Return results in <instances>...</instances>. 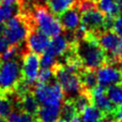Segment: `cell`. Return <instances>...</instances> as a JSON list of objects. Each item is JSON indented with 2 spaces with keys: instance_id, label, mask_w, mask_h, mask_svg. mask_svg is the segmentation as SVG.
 I'll use <instances>...</instances> for the list:
<instances>
[{
  "instance_id": "29",
  "label": "cell",
  "mask_w": 122,
  "mask_h": 122,
  "mask_svg": "<svg viewBox=\"0 0 122 122\" xmlns=\"http://www.w3.org/2000/svg\"><path fill=\"white\" fill-rule=\"evenodd\" d=\"M112 28H113V31L119 37L122 38V14L115 17V19L113 20Z\"/></svg>"
},
{
  "instance_id": "1",
  "label": "cell",
  "mask_w": 122,
  "mask_h": 122,
  "mask_svg": "<svg viewBox=\"0 0 122 122\" xmlns=\"http://www.w3.org/2000/svg\"><path fill=\"white\" fill-rule=\"evenodd\" d=\"M75 54L81 64L87 70H97L105 64L106 54L99 46L94 33H89L76 41Z\"/></svg>"
},
{
  "instance_id": "3",
  "label": "cell",
  "mask_w": 122,
  "mask_h": 122,
  "mask_svg": "<svg viewBox=\"0 0 122 122\" xmlns=\"http://www.w3.org/2000/svg\"><path fill=\"white\" fill-rule=\"evenodd\" d=\"M32 21L36 30H40L49 37L61 34L63 28L60 20L46 7L38 5L32 10Z\"/></svg>"
},
{
  "instance_id": "35",
  "label": "cell",
  "mask_w": 122,
  "mask_h": 122,
  "mask_svg": "<svg viewBox=\"0 0 122 122\" xmlns=\"http://www.w3.org/2000/svg\"><path fill=\"white\" fill-rule=\"evenodd\" d=\"M119 70H120L121 74H122V60H120V63H119Z\"/></svg>"
},
{
  "instance_id": "4",
  "label": "cell",
  "mask_w": 122,
  "mask_h": 122,
  "mask_svg": "<svg viewBox=\"0 0 122 122\" xmlns=\"http://www.w3.org/2000/svg\"><path fill=\"white\" fill-rule=\"evenodd\" d=\"M53 74L57 83L62 88L64 93L70 98H75L83 91L79 73L71 71L65 65H56L53 69Z\"/></svg>"
},
{
  "instance_id": "23",
  "label": "cell",
  "mask_w": 122,
  "mask_h": 122,
  "mask_svg": "<svg viewBox=\"0 0 122 122\" xmlns=\"http://www.w3.org/2000/svg\"><path fill=\"white\" fill-rule=\"evenodd\" d=\"M107 95L115 107L122 106V84L109 87L107 90Z\"/></svg>"
},
{
  "instance_id": "9",
  "label": "cell",
  "mask_w": 122,
  "mask_h": 122,
  "mask_svg": "<svg viewBox=\"0 0 122 122\" xmlns=\"http://www.w3.org/2000/svg\"><path fill=\"white\" fill-rule=\"evenodd\" d=\"M40 58L38 54L33 52H27L23 56L21 71L24 82L31 86L37 80L38 73L40 71Z\"/></svg>"
},
{
  "instance_id": "26",
  "label": "cell",
  "mask_w": 122,
  "mask_h": 122,
  "mask_svg": "<svg viewBox=\"0 0 122 122\" xmlns=\"http://www.w3.org/2000/svg\"><path fill=\"white\" fill-rule=\"evenodd\" d=\"M56 58L44 52L43 54H41V57H40V66L42 68H45V69H51L53 70L55 67H56Z\"/></svg>"
},
{
  "instance_id": "5",
  "label": "cell",
  "mask_w": 122,
  "mask_h": 122,
  "mask_svg": "<svg viewBox=\"0 0 122 122\" xmlns=\"http://www.w3.org/2000/svg\"><path fill=\"white\" fill-rule=\"evenodd\" d=\"M21 77V65L17 59L0 63V95L5 96V94L15 90Z\"/></svg>"
},
{
  "instance_id": "34",
  "label": "cell",
  "mask_w": 122,
  "mask_h": 122,
  "mask_svg": "<svg viewBox=\"0 0 122 122\" xmlns=\"http://www.w3.org/2000/svg\"><path fill=\"white\" fill-rule=\"evenodd\" d=\"M0 122H8V121H7V119H6V118H4V117L0 116Z\"/></svg>"
},
{
  "instance_id": "6",
  "label": "cell",
  "mask_w": 122,
  "mask_h": 122,
  "mask_svg": "<svg viewBox=\"0 0 122 122\" xmlns=\"http://www.w3.org/2000/svg\"><path fill=\"white\" fill-rule=\"evenodd\" d=\"M33 95L41 106H62L65 93L57 82L37 83Z\"/></svg>"
},
{
  "instance_id": "37",
  "label": "cell",
  "mask_w": 122,
  "mask_h": 122,
  "mask_svg": "<svg viewBox=\"0 0 122 122\" xmlns=\"http://www.w3.org/2000/svg\"><path fill=\"white\" fill-rule=\"evenodd\" d=\"M0 60H1V54H0Z\"/></svg>"
},
{
  "instance_id": "27",
  "label": "cell",
  "mask_w": 122,
  "mask_h": 122,
  "mask_svg": "<svg viewBox=\"0 0 122 122\" xmlns=\"http://www.w3.org/2000/svg\"><path fill=\"white\" fill-rule=\"evenodd\" d=\"M52 76H54L53 74V70L51 69H45V68H42L38 73V76H37V82L38 83H49Z\"/></svg>"
},
{
  "instance_id": "40",
  "label": "cell",
  "mask_w": 122,
  "mask_h": 122,
  "mask_svg": "<svg viewBox=\"0 0 122 122\" xmlns=\"http://www.w3.org/2000/svg\"><path fill=\"white\" fill-rule=\"evenodd\" d=\"M93 1H94V0H93Z\"/></svg>"
},
{
  "instance_id": "12",
  "label": "cell",
  "mask_w": 122,
  "mask_h": 122,
  "mask_svg": "<svg viewBox=\"0 0 122 122\" xmlns=\"http://www.w3.org/2000/svg\"><path fill=\"white\" fill-rule=\"evenodd\" d=\"M27 48L30 52L43 54L50 44V37L38 30H30L27 37Z\"/></svg>"
},
{
  "instance_id": "36",
  "label": "cell",
  "mask_w": 122,
  "mask_h": 122,
  "mask_svg": "<svg viewBox=\"0 0 122 122\" xmlns=\"http://www.w3.org/2000/svg\"><path fill=\"white\" fill-rule=\"evenodd\" d=\"M119 9H120V10H121V11H122V4H121V5H120V6H119Z\"/></svg>"
},
{
  "instance_id": "14",
  "label": "cell",
  "mask_w": 122,
  "mask_h": 122,
  "mask_svg": "<svg viewBox=\"0 0 122 122\" xmlns=\"http://www.w3.org/2000/svg\"><path fill=\"white\" fill-rule=\"evenodd\" d=\"M69 49H70V41L66 36L59 34L51 38L49 47L45 52L56 58L64 55Z\"/></svg>"
},
{
  "instance_id": "39",
  "label": "cell",
  "mask_w": 122,
  "mask_h": 122,
  "mask_svg": "<svg viewBox=\"0 0 122 122\" xmlns=\"http://www.w3.org/2000/svg\"><path fill=\"white\" fill-rule=\"evenodd\" d=\"M0 2H2V0H0Z\"/></svg>"
},
{
  "instance_id": "31",
  "label": "cell",
  "mask_w": 122,
  "mask_h": 122,
  "mask_svg": "<svg viewBox=\"0 0 122 122\" xmlns=\"http://www.w3.org/2000/svg\"><path fill=\"white\" fill-rule=\"evenodd\" d=\"M18 0H2L3 4H16Z\"/></svg>"
},
{
  "instance_id": "11",
  "label": "cell",
  "mask_w": 122,
  "mask_h": 122,
  "mask_svg": "<svg viewBox=\"0 0 122 122\" xmlns=\"http://www.w3.org/2000/svg\"><path fill=\"white\" fill-rule=\"evenodd\" d=\"M90 94L92 105L105 115V118L108 117L113 112L115 106L108 97L107 92H105V88L97 85L90 91Z\"/></svg>"
},
{
  "instance_id": "28",
  "label": "cell",
  "mask_w": 122,
  "mask_h": 122,
  "mask_svg": "<svg viewBox=\"0 0 122 122\" xmlns=\"http://www.w3.org/2000/svg\"><path fill=\"white\" fill-rule=\"evenodd\" d=\"M19 53V49L18 46H10L7 51L2 53L1 55V60L2 61H8V60H12L16 59V56Z\"/></svg>"
},
{
  "instance_id": "33",
  "label": "cell",
  "mask_w": 122,
  "mask_h": 122,
  "mask_svg": "<svg viewBox=\"0 0 122 122\" xmlns=\"http://www.w3.org/2000/svg\"><path fill=\"white\" fill-rule=\"evenodd\" d=\"M40 4H48V2L50 1V0H37Z\"/></svg>"
},
{
  "instance_id": "30",
  "label": "cell",
  "mask_w": 122,
  "mask_h": 122,
  "mask_svg": "<svg viewBox=\"0 0 122 122\" xmlns=\"http://www.w3.org/2000/svg\"><path fill=\"white\" fill-rule=\"evenodd\" d=\"M10 46V45L9 44V42L7 41V39L2 34H0V54L2 55V53H4Z\"/></svg>"
},
{
  "instance_id": "16",
  "label": "cell",
  "mask_w": 122,
  "mask_h": 122,
  "mask_svg": "<svg viewBox=\"0 0 122 122\" xmlns=\"http://www.w3.org/2000/svg\"><path fill=\"white\" fill-rule=\"evenodd\" d=\"M61 106H41L35 115L37 122H54L60 117Z\"/></svg>"
},
{
  "instance_id": "10",
  "label": "cell",
  "mask_w": 122,
  "mask_h": 122,
  "mask_svg": "<svg viewBox=\"0 0 122 122\" xmlns=\"http://www.w3.org/2000/svg\"><path fill=\"white\" fill-rule=\"evenodd\" d=\"M97 85L103 88H109L111 86L122 83V74L118 68L111 63L104 64L96 71Z\"/></svg>"
},
{
  "instance_id": "13",
  "label": "cell",
  "mask_w": 122,
  "mask_h": 122,
  "mask_svg": "<svg viewBox=\"0 0 122 122\" xmlns=\"http://www.w3.org/2000/svg\"><path fill=\"white\" fill-rule=\"evenodd\" d=\"M62 28L68 31H75L81 26V14L76 8H71L60 15Z\"/></svg>"
},
{
  "instance_id": "22",
  "label": "cell",
  "mask_w": 122,
  "mask_h": 122,
  "mask_svg": "<svg viewBox=\"0 0 122 122\" xmlns=\"http://www.w3.org/2000/svg\"><path fill=\"white\" fill-rule=\"evenodd\" d=\"M20 7L16 4H1L0 5V24L6 23L11 17L19 14Z\"/></svg>"
},
{
  "instance_id": "7",
  "label": "cell",
  "mask_w": 122,
  "mask_h": 122,
  "mask_svg": "<svg viewBox=\"0 0 122 122\" xmlns=\"http://www.w3.org/2000/svg\"><path fill=\"white\" fill-rule=\"evenodd\" d=\"M97 42L106 54V60L116 62L122 60V38L114 31H102L97 38Z\"/></svg>"
},
{
  "instance_id": "2",
  "label": "cell",
  "mask_w": 122,
  "mask_h": 122,
  "mask_svg": "<svg viewBox=\"0 0 122 122\" xmlns=\"http://www.w3.org/2000/svg\"><path fill=\"white\" fill-rule=\"evenodd\" d=\"M30 25L26 15L16 14L4 24H0V34H2L10 46H19L24 42L30 31Z\"/></svg>"
},
{
  "instance_id": "21",
  "label": "cell",
  "mask_w": 122,
  "mask_h": 122,
  "mask_svg": "<svg viewBox=\"0 0 122 122\" xmlns=\"http://www.w3.org/2000/svg\"><path fill=\"white\" fill-rule=\"evenodd\" d=\"M76 115H79L72 100L63 102L60 112V120L63 122H71Z\"/></svg>"
},
{
  "instance_id": "38",
  "label": "cell",
  "mask_w": 122,
  "mask_h": 122,
  "mask_svg": "<svg viewBox=\"0 0 122 122\" xmlns=\"http://www.w3.org/2000/svg\"><path fill=\"white\" fill-rule=\"evenodd\" d=\"M108 122H113V121H108Z\"/></svg>"
},
{
  "instance_id": "18",
  "label": "cell",
  "mask_w": 122,
  "mask_h": 122,
  "mask_svg": "<svg viewBox=\"0 0 122 122\" xmlns=\"http://www.w3.org/2000/svg\"><path fill=\"white\" fill-rule=\"evenodd\" d=\"M81 122H105V115L93 105H89L81 112Z\"/></svg>"
},
{
  "instance_id": "20",
  "label": "cell",
  "mask_w": 122,
  "mask_h": 122,
  "mask_svg": "<svg viewBox=\"0 0 122 122\" xmlns=\"http://www.w3.org/2000/svg\"><path fill=\"white\" fill-rule=\"evenodd\" d=\"M79 78H80L81 84L83 86V89L87 92L92 90L95 86H97L96 73L92 70L85 69L83 71H80Z\"/></svg>"
},
{
  "instance_id": "25",
  "label": "cell",
  "mask_w": 122,
  "mask_h": 122,
  "mask_svg": "<svg viewBox=\"0 0 122 122\" xmlns=\"http://www.w3.org/2000/svg\"><path fill=\"white\" fill-rule=\"evenodd\" d=\"M12 112V104L10 100L3 95H0V116L6 118Z\"/></svg>"
},
{
  "instance_id": "17",
  "label": "cell",
  "mask_w": 122,
  "mask_h": 122,
  "mask_svg": "<svg viewBox=\"0 0 122 122\" xmlns=\"http://www.w3.org/2000/svg\"><path fill=\"white\" fill-rule=\"evenodd\" d=\"M97 9L109 18L116 17L120 12L119 6L115 0H97Z\"/></svg>"
},
{
  "instance_id": "15",
  "label": "cell",
  "mask_w": 122,
  "mask_h": 122,
  "mask_svg": "<svg viewBox=\"0 0 122 122\" xmlns=\"http://www.w3.org/2000/svg\"><path fill=\"white\" fill-rule=\"evenodd\" d=\"M17 103H18L20 111L27 112V113L35 117L36 112H37L38 108H39V104H38L36 98L34 97L33 93H30L29 92L21 93Z\"/></svg>"
},
{
  "instance_id": "32",
  "label": "cell",
  "mask_w": 122,
  "mask_h": 122,
  "mask_svg": "<svg viewBox=\"0 0 122 122\" xmlns=\"http://www.w3.org/2000/svg\"><path fill=\"white\" fill-rule=\"evenodd\" d=\"M22 4H29V3H31L33 0H20Z\"/></svg>"
},
{
  "instance_id": "8",
  "label": "cell",
  "mask_w": 122,
  "mask_h": 122,
  "mask_svg": "<svg viewBox=\"0 0 122 122\" xmlns=\"http://www.w3.org/2000/svg\"><path fill=\"white\" fill-rule=\"evenodd\" d=\"M107 17L96 8L92 7L82 11L81 14V28L89 33H95L107 30Z\"/></svg>"
},
{
  "instance_id": "24",
  "label": "cell",
  "mask_w": 122,
  "mask_h": 122,
  "mask_svg": "<svg viewBox=\"0 0 122 122\" xmlns=\"http://www.w3.org/2000/svg\"><path fill=\"white\" fill-rule=\"evenodd\" d=\"M7 118L8 122H35L34 116L20 110L12 111Z\"/></svg>"
},
{
  "instance_id": "19",
  "label": "cell",
  "mask_w": 122,
  "mask_h": 122,
  "mask_svg": "<svg viewBox=\"0 0 122 122\" xmlns=\"http://www.w3.org/2000/svg\"><path fill=\"white\" fill-rule=\"evenodd\" d=\"M76 0H50L48 2V9L53 13L61 15L66 10L75 6Z\"/></svg>"
}]
</instances>
